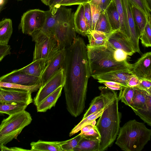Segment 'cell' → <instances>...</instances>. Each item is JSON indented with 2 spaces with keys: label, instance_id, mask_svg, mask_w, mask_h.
I'll return each mask as SVG.
<instances>
[{
  "label": "cell",
  "instance_id": "12",
  "mask_svg": "<svg viewBox=\"0 0 151 151\" xmlns=\"http://www.w3.org/2000/svg\"><path fill=\"white\" fill-rule=\"evenodd\" d=\"M32 93L26 90L2 87L0 93V101L16 103H26L29 105L33 102Z\"/></svg>",
  "mask_w": 151,
  "mask_h": 151
},
{
  "label": "cell",
  "instance_id": "25",
  "mask_svg": "<svg viewBox=\"0 0 151 151\" xmlns=\"http://www.w3.org/2000/svg\"><path fill=\"white\" fill-rule=\"evenodd\" d=\"M133 111L145 122L151 126V94L147 93L144 105L137 110Z\"/></svg>",
  "mask_w": 151,
  "mask_h": 151
},
{
  "label": "cell",
  "instance_id": "23",
  "mask_svg": "<svg viewBox=\"0 0 151 151\" xmlns=\"http://www.w3.org/2000/svg\"><path fill=\"white\" fill-rule=\"evenodd\" d=\"M105 11L113 30H120L119 18L114 0L111 1Z\"/></svg>",
  "mask_w": 151,
  "mask_h": 151
},
{
  "label": "cell",
  "instance_id": "20",
  "mask_svg": "<svg viewBox=\"0 0 151 151\" xmlns=\"http://www.w3.org/2000/svg\"><path fill=\"white\" fill-rule=\"evenodd\" d=\"M63 86H61L47 97L37 106L38 112H45L55 106L61 95Z\"/></svg>",
  "mask_w": 151,
  "mask_h": 151
},
{
  "label": "cell",
  "instance_id": "16",
  "mask_svg": "<svg viewBox=\"0 0 151 151\" xmlns=\"http://www.w3.org/2000/svg\"><path fill=\"white\" fill-rule=\"evenodd\" d=\"M151 52L143 54L134 64L132 71L139 79L151 80Z\"/></svg>",
  "mask_w": 151,
  "mask_h": 151
},
{
  "label": "cell",
  "instance_id": "10",
  "mask_svg": "<svg viewBox=\"0 0 151 151\" xmlns=\"http://www.w3.org/2000/svg\"><path fill=\"white\" fill-rule=\"evenodd\" d=\"M66 54L65 48L61 50L49 61L40 77L43 86L59 70L63 69Z\"/></svg>",
  "mask_w": 151,
  "mask_h": 151
},
{
  "label": "cell",
  "instance_id": "35",
  "mask_svg": "<svg viewBox=\"0 0 151 151\" xmlns=\"http://www.w3.org/2000/svg\"><path fill=\"white\" fill-rule=\"evenodd\" d=\"M131 4L140 11L147 19L151 21V9L149 8L146 0H129Z\"/></svg>",
  "mask_w": 151,
  "mask_h": 151
},
{
  "label": "cell",
  "instance_id": "47",
  "mask_svg": "<svg viewBox=\"0 0 151 151\" xmlns=\"http://www.w3.org/2000/svg\"><path fill=\"white\" fill-rule=\"evenodd\" d=\"M139 83V79L134 74L132 75L127 81V87H135L137 86Z\"/></svg>",
  "mask_w": 151,
  "mask_h": 151
},
{
  "label": "cell",
  "instance_id": "43",
  "mask_svg": "<svg viewBox=\"0 0 151 151\" xmlns=\"http://www.w3.org/2000/svg\"><path fill=\"white\" fill-rule=\"evenodd\" d=\"M128 55L124 51L119 49L115 50L113 53L114 59L119 62L127 61Z\"/></svg>",
  "mask_w": 151,
  "mask_h": 151
},
{
  "label": "cell",
  "instance_id": "51",
  "mask_svg": "<svg viewBox=\"0 0 151 151\" xmlns=\"http://www.w3.org/2000/svg\"><path fill=\"white\" fill-rule=\"evenodd\" d=\"M8 0H0V5L6 4Z\"/></svg>",
  "mask_w": 151,
  "mask_h": 151
},
{
  "label": "cell",
  "instance_id": "34",
  "mask_svg": "<svg viewBox=\"0 0 151 151\" xmlns=\"http://www.w3.org/2000/svg\"><path fill=\"white\" fill-rule=\"evenodd\" d=\"M134 89L133 88L124 87L120 91L118 96L119 100H121L126 105L129 106L133 98Z\"/></svg>",
  "mask_w": 151,
  "mask_h": 151
},
{
  "label": "cell",
  "instance_id": "32",
  "mask_svg": "<svg viewBox=\"0 0 151 151\" xmlns=\"http://www.w3.org/2000/svg\"><path fill=\"white\" fill-rule=\"evenodd\" d=\"M132 8L134 21L138 29L140 37L148 20L144 14L137 7L132 5Z\"/></svg>",
  "mask_w": 151,
  "mask_h": 151
},
{
  "label": "cell",
  "instance_id": "11",
  "mask_svg": "<svg viewBox=\"0 0 151 151\" xmlns=\"http://www.w3.org/2000/svg\"><path fill=\"white\" fill-rule=\"evenodd\" d=\"M106 45L114 50L119 49L131 56L135 52L130 40L119 30L113 31L107 35Z\"/></svg>",
  "mask_w": 151,
  "mask_h": 151
},
{
  "label": "cell",
  "instance_id": "3",
  "mask_svg": "<svg viewBox=\"0 0 151 151\" xmlns=\"http://www.w3.org/2000/svg\"><path fill=\"white\" fill-rule=\"evenodd\" d=\"M117 93L104 108L96 126L100 136L99 151H104L110 147L119 132L121 114L119 111Z\"/></svg>",
  "mask_w": 151,
  "mask_h": 151
},
{
  "label": "cell",
  "instance_id": "13",
  "mask_svg": "<svg viewBox=\"0 0 151 151\" xmlns=\"http://www.w3.org/2000/svg\"><path fill=\"white\" fill-rule=\"evenodd\" d=\"M100 91V95L95 97L91 101L88 109L84 115V119L90 114L103 109L116 92L106 87H99Z\"/></svg>",
  "mask_w": 151,
  "mask_h": 151
},
{
  "label": "cell",
  "instance_id": "6",
  "mask_svg": "<svg viewBox=\"0 0 151 151\" xmlns=\"http://www.w3.org/2000/svg\"><path fill=\"white\" fill-rule=\"evenodd\" d=\"M32 120L30 114L25 110L10 115L4 119L0 125V147L16 139Z\"/></svg>",
  "mask_w": 151,
  "mask_h": 151
},
{
  "label": "cell",
  "instance_id": "54",
  "mask_svg": "<svg viewBox=\"0 0 151 151\" xmlns=\"http://www.w3.org/2000/svg\"><path fill=\"white\" fill-rule=\"evenodd\" d=\"M2 89V87H0V93L1 92Z\"/></svg>",
  "mask_w": 151,
  "mask_h": 151
},
{
  "label": "cell",
  "instance_id": "50",
  "mask_svg": "<svg viewBox=\"0 0 151 151\" xmlns=\"http://www.w3.org/2000/svg\"><path fill=\"white\" fill-rule=\"evenodd\" d=\"M42 2L46 5L48 6L50 0H41Z\"/></svg>",
  "mask_w": 151,
  "mask_h": 151
},
{
  "label": "cell",
  "instance_id": "53",
  "mask_svg": "<svg viewBox=\"0 0 151 151\" xmlns=\"http://www.w3.org/2000/svg\"><path fill=\"white\" fill-rule=\"evenodd\" d=\"M149 8L151 9V0H146Z\"/></svg>",
  "mask_w": 151,
  "mask_h": 151
},
{
  "label": "cell",
  "instance_id": "24",
  "mask_svg": "<svg viewBox=\"0 0 151 151\" xmlns=\"http://www.w3.org/2000/svg\"><path fill=\"white\" fill-rule=\"evenodd\" d=\"M29 105L26 103H16L0 101V114L9 115L25 110Z\"/></svg>",
  "mask_w": 151,
  "mask_h": 151
},
{
  "label": "cell",
  "instance_id": "31",
  "mask_svg": "<svg viewBox=\"0 0 151 151\" xmlns=\"http://www.w3.org/2000/svg\"><path fill=\"white\" fill-rule=\"evenodd\" d=\"M104 108L88 116L82 120L71 130L69 133L71 136L78 132L85 126L89 124L93 120L99 118L102 114Z\"/></svg>",
  "mask_w": 151,
  "mask_h": 151
},
{
  "label": "cell",
  "instance_id": "30",
  "mask_svg": "<svg viewBox=\"0 0 151 151\" xmlns=\"http://www.w3.org/2000/svg\"><path fill=\"white\" fill-rule=\"evenodd\" d=\"M94 30L102 32L107 35L113 31L105 10L101 11Z\"/></svg>",
  "mask_w": 151,
  "mask_h": 151
},
{
  "label": "cell",
  "instance_id": "4",
  "mask_svg": "<svg viewBox=\"0 0 151 151\" xmlns=\"http://www.w3.org/2000/svg\"><path fill=\"white\" fill-rule=\"evenodd\" d=\"M86 46L90 76L114 71L132 70V64L127 61L119 62L115 60V50L112 48L106 45Z\"/></svg>",
  "mask_w": 151,
  "mask_h": 151
},
{
  "label": "cell",
  "instance_id": "18",
  "mask_svg": "<svg viewBox=\"0 0 151 151\" xmlns=\"http://www.w3.org/2000/svg\"><path fill=\"white\" fill-rule=\"evenodd\" d=\"M73 21L76 32L82 36H87L90 32L84 17L83 4L79 5L73 14Z\"/></svg>",
  "mask_w": 151,
  "mask_h": 151
},
{
  "label": "cell",
  "instance_id": "26",
  "mask_svg": "<svg viewBox=\"0 0 151 151\" xmlns=\"http://www.w3.org/2000/svg\"><path fill=\"white\" fill-rule=\"evenodd\" d=\"M119 15L120 22V30L130 40V33L126 16L122 0H114Z\"/></svg>",
  "mask_w": 151,
  "mask_h": 151
},
{
  "label": "cell",
  "instance_id": "33",
  "mask_svg": "<svg viewBox=\"0 0 151 151\" xmlns=\"http://www.w3.org/2000/svg\"><path fill=\"white\" fill-rule=\"evenodd\" d=\"M80 134L83 137L100 141V136L96 126H93L90 124L83 127L80 130Z\"/></svg>",
  "mask_w": 151,
  "mask_h": 151
},
{
  "label": "cell",
  "instance_id": "38",
  "mask_svg": "<svg viewBox=\"0 0 151 151\" xmlns=\"http://www.w3.org/2000/svg\"><path fill=\"white\" fill-rule=\"evenodd\" d=\"M41 85L33 86H26L18 84L6 83L0 81V87L9 88L24 90L29 91L32 93L37 91Z\"/></svg>",
  "mask_w": 151,
  "mask_h": 151
},
{
  "label": "cell",
  "instance_id": "19",
  "mask_svg": "<svg viewBox=\"0 0 151 151\" xmlns=\"http://www.w3.org/2000/svg\"><path fill=\"white\" fill-rule=\"evenodd\" d=\"M46 65L45 59H39L33 61L30 64L18 70L29 75L40 78Z\"/></svg>",
  "mask_w": 151,
  "mask_h": 151
},
{
  "label": "cell",
  "instance_id": "22",
  "mask_svg": "<svg viewBox=\"0 0 151 151\" xmlns=\"http://www.w3.org/2000/svg\"><path fill=\"white\" fill-rule=\"evenodd\" d=\"M12 32V23L10 19L4 18L0 21V44L8 45Z\"/></svg>",
  "mask_w": 151,
  "mask_h": 151
},
{
  "label": "cell",
  "instance_id": "7",
  "mask_svg": "<svg viewBox=\"0 0 151 151\" xmlns=\"http://www.w3.org/2000/svg\"><path fill=\"white\" fill-rule=\"evenodd\" d=\"M35 42L33 61L44 59L47 64L60 50L59 42L53 35L45 33L40 30L31 35Z\"/></svg>",
  "mask_w": 151,
  "mask_h": 151
},
{
  "label": "cell",
  "instance_id": "2",
  "mask_svg": "<svg viewBox=\"0 0 151 151\" xmlns=\"http://www.w3.org/2000/svg\"><path fill=\"white\" fill-rule=\"evenodd\" d=\"M45 12V22L40 30L54 35L61 50L70 46L77 37L72 9L60 6L50 9Z\"/></svg>",
  "mask_w": 151,
  "mask_h": 151
},
{
  "label": "cell",
  "instance_id": "28",
  "mask_svg": "<svg viewBox=\"0 0 151 151\" xmlns=\"http://www.w3.org/2000/svg\"><path fill=\"white\" fill-rule=\"evenodd\" d=\"M87 36L89 41V44L87 45L90 47H96L106 45L107 36L102 32L92 31Z\"/></svg>",
  "mask_w": 151,
  "mask_h": 151
},
{
  "label": "cell",
  "instance_id": "5",
  "mask_svg": "<svg viewBox=\"0 0 151 151\" xmlns=\"http://www.w3.org/2000/svg\"><path fill=\"white\" fill-rule=\"evenodd\" d=\"M115 144L122 150L141 151L150 140L151 130L143 123L130 120L119 129Z\"/></svg>",
  "mask_w": 151,
  "mask_h": 151
},
{
  "label": "cell",
  "instance_id": "27",
  "mask_svg": "<svg viewBox=\"0 0 151 151\" xmlns=\"http://www.w3.org/2000/svg\"><path fill=\"white\" fill-rule=\"evenodd\" d=\"M99 140L81 136L77 146L74 151H99Z\"/></svg>",
  "mask_w": 151,
  "mask_h": 151
},
{
  "label": "cell",
  "instance_id": "42",
  "mask_svg": "<svg viewBox=\"0 0 151 151\" xmlns=\"http://www.w3.org/2000/svg\"><path fill=\"white\" fill-rule=\"evenodd\" d=\"M100 83L104 85L106 87L113 90H122L124 87L122 84L113 81H98Z\"/></svg>",
  "mask_w": 151,
  "mask_h": 151
},
{
  "label": "cell",
  "instance_id": "1",
  "mask_svg": "<svg viewBox=\"0 0 151 151\" xmlns=\"http://www.w3.org/2000/svg\"><path fill=\"white\" fill-rule=\"evenodd\" d=\"M65 50L63 67L65 81L63 87L67 109L76 117L85 107L90 77L87 46L83 39L78 36Z\"/></svg>",
  "mask_w": 151,
  "mask_h": 151
},
{
  "label": "cell",
  "instance_id": "44",
  "mask_svg": "<svg viewBox=\"0 0 151 151\" xmlns=\"http://www.w3.org/2000/svg\"><path fill=\"white\" fill-rule=\"evenodd\" d=\"M112 0H91L89 3L100 8L104 11Z\"/></svg>",
  "mask_w": 151,
  "mask_h": 151
},
{
  "label": "cell",
  "instance_id": "8",
  "mask_svg": "<svg viewBox=\"0 0 151 151\" xmlns=\"http://www.w3.org/2000/svg\"><path fill=\"white\" fill-rule=\"evenodd\" d=\"M46 19L45 11L39 9L28 10L22 16L19 29L23 34L31 36L35 31L41 29Z\"/></svg>",
  "mask_w": 151,
  "mask_h": 151
},
{
  "label": "cell",
  "instance_id": "46",
  "mask_svg": "<svg viewBox=\"0 0 151 151\" xmlns=\"http://www.w3.org/2000/svg\"><path fill=\"white\" fill-rule=\"evenodd\" d=\"M11 50L10 45L0 44V62L6 56L11 54Z\"/></svg>",
  "mask_w": 151,
  "mask_h": 151
},
{
  "label": "cell",
  "instance_id": "21",
  "mask_svg": "<svg viewBox=\"0 0 151 151\" xmlns=\"http://www.w3.org/2000/svg\"><path fill=\"white\" fill-rule=\"evenodd\" d=\"M32 151H63L59 142L45 141L39 140L30 143Z\"/></svg>",
  "mask_w": 151,
  "mask_h": 151
},
{
  "label": "cell",
  "instance_id": "48",
  "mask_svg": "<svg viewBox=\"0 0 151 151\" xmlns=\"http://www.w3.org/2000/svg\"><path fill=\"white\" fill-rule=\"evenodd\" d=\"M0 150L1 151H31L30 150H26L21 148L17 147H8L5 146V145H2L0 147Z\"/></svg>",
  "mask_w": 151,
  "mask_h": 151
},
{
  "label": "cell",
  "instance_id": "52",
  "mask_svg": "<svg viewBox=\"0 0 151 151\" xmlns=\"http://www.w3.org/2000/svg\"><path fill=\"white\" fill-rule=\"evenodd\" d=\"M6 4H3L0 5V13L3 10V8H4V6Z\"/></svg>",
  "mask_w": 151,
  "mask_h": 151
},
{
  "label": "cell",
  "instance_id": "55",
  "mask_svg": "<svg viewBox=\"0 0 151 151\" xmlns=\"http://www.w3.org/2000/svg\"><path fill=\"white\" fill-rule=\"evenodd\" d=\"M16 0L17 1H22L23 0Z\"/></svg>",
  "mask_w": 151,
  "mask_h": 151
},
{
  "label": "cell",
  "instance_id": "41",
  "mask_svg": "<svg viewBox=\"0 0 151 151\" xmlns=\"http://www.w3.org/2000/svg\"><path fill=\"white\" fill-rule=\"evenodd\" d=\"M135 87L144 90L151 94V80L145 78L139 79V85Z\"/></svg>",
  "mask_w": 151,
  "mask_h": 151
},
{
  "label": "cell",
  "instance_id": "49",
  "mask_svg": "<svg viewBox=\"0 0 151 151\" xmlns=\"http://www.w3.org/2000/svg\"><path fill=\"white\" fill-rule=\"evenodd\" d=\"M63 0H50L48 6L50 9H52L55 7L60 6L59 4Z\"/></svg>",
  "mask_w": 151,
  "mask_h": 151
},
{
  "label": "cell",
  "instance_id": "39",
  "mask_svg": "<svg viewBox=\"0 0 151 151\" xmlns=\"http://www.w3.org/2000/svg\"><path fill=\"white\" fill-rule=\"evenodd\" d=\"M90 4L92 17V31H94L102 11L98 7L91 4Z\"/></svg>",
  "mask_w": 151,
  "mask_h": 151
},
{
  "label": "cell",
  "instance_id": "29",
  "mask_svg": "<svg viewBox=\"0 0 151 151\" xmlns=\"http://www.w3.org/2000/svg\"><path fill=\"white\" fill-rule=\"evenodd\" d=\"M134 95L129 107L133 110H137L145 104L147 92L142 89L134 87Z\"/></svg>",
  "mask_w": 151,
  "mask_h": 151
},
{
  "label": "cell",
  "instance_id": "36",
  "mask_svg": "<svg viewBox=\"0 0 151 151\" xmlns=\"http://www.w3.org/2000/svg\"><path fill=\"white\" fill-rule=\"evenodd\" d=\"M151 21L147 20L143 31L139 37L142 45L146 47L151 46Z\"/></svg>",
  "mask_w": 151,
  "mask_h": 151
},
{
  "label": "cell",
  "instance_id": "14",
  "mask_svg": "<svg viewBox=\"0 0 151 151\" xmlns=\"http://www.w3.org/2000/svg\"><path fill=\"white\" fill-rule=\"evenodd\" d=\"M0 81L26 86L41 85L40 78L15 70L0 77Z\"/></svg>",
  "mask_w": 151,
  "mask_h": 151
},
{
  "label": "cell",
  "instance_id": "15",
  "mask_svg": "<svg viewBox=\"0 0 151 151\" xmlns=\"http://www.w3.org/2000/svg\"><path fill=\"white\" fill-rule=\"evenodd\" d=\"M126 16L130 33V40L135 52L140 53L139 45L140 37L139 31L134 19L132 5L129 0H122Z\"/></svg>",
  "mask_w": 151,
  "mask_h": 151
},
{
  "label": "cell",
  "instance_id": "45",
  "mask_svg": "<svg viewBox=\"0 0 151 151\" xmlns=\"http://www.w3.org/2000/svg\"><path fill=\"white\" fill-rule=\"evenodd\" d=\"M91 0H63L59 5L60 6H69L83 4L89 3Z\"/></svg>",
  "mask_w": 151,
  "mask_h": 151
},
{
  "label": "cell",
  "instance_id": "37",
  "mask_svg": "<svg viewBox=\"0 0 151 151\" xmlns=\"http://www.w3.org/2000/svg\"><path fill=\"white\" fill-rule=\"evenodd\" d=\"M81 137V136L79 134L71 139L59 142L63 151H74L75 148L77 146Z\"/></svg>",
  "mask_w": 151,
  "mask_h": 151
},
{
  "label": "cell",
  "instance_id": "17",
  "mask_svg": "<svg viewBox=\"0 0 151 151\" xmlns=\"http://www.w3.org/2000/svg\"><path fill=\"white\" fill-rule=\"evenodd\" d=\"M131 70H122L110 72L92 77L98 81H111L121 84L124 87H127V81L133 74Z\"/></svg>",
  "mask_w": 151,
  "mask_h": 151
},
{
  "label": "cell",
  "instance_id": "40",
  "mask_svg": "<svg viewBox=\"0 0 151 151\" xmlns=\"http://www.w3.org/2000/svg\"><path fill=\"white\" fill-rule=\"evenodd\" d=\"M84 8V15L88 28L90 31H92V17L91 6L89 3L83 4Z\"/></svg>",
  "mask_w": 151,
  "mask_h": 151
},
{
  "label": "cell",
  "instance_id": "9",
  "mask_svg": "<svg viewBox=\"0 0 151 151\" xmlns=\"http://www.w3.org/2000/svg\"><path fill=\"white\" fill-rule=\"evenodd\" d=\"M65 77L63 69L59 70L42 87H40L34 99L36 106L47 97L65 84Z\"/></svg>",
  "mask_w": 151,
  "mask_h": 151
}]
</instances>
